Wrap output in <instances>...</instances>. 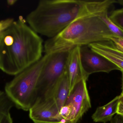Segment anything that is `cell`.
<instances>
[{"mask_svg": "<svg viewBox=\"0 0 123 123\" xmlns=\"http://www.w3.org/2000/svg\"><path fill=\"white\" fill-rule=\"evenodd\" d=\"M116 0H84L77 17L59 34L44 44L45 54L69 51L77 47L109 41V37L123 38V31L108 15Z\"/></svg>", "mask_w": 123, "mask_h": 123, "instance_id": "obj_1", "label": "cell"}, {"mask_svg": "<svg viewBox=\"0 0 123 123\" xmlns=\"http://www.w3.org/2000/svg\"><path fill=\"white\" fill-rule=\"evenodd\" d=\"M43 40L22 17L13 21L0 39V69L16 75L42 57Z\"/></svg>", "mask_w": 123, "mask_h": 123, "instance_id": "obj_2", "label": "cell"}, {"mask_svg": "<svg viewBox=\"0 0 123 123\" xmlns=\"http://www.w3.org/2000/svg\"><path fill=\"white\" fill-rule=\"evenodd\" d=\"M82 0H41L26 17L29 26L37 34L53 38L78 16Z\"/></svg>", "mask_w": 123, "mask_h": 123, "instance_id": "obj_3", "label": "cell"}, {"mask_svg": "<svg viewBox=\"0 0 123 123\" xmlns=\"http://www.w3.org/2000/svg\"><path fill=\"white\" fill-rule=\"evenodd\" d=\"M45 54L38 61L15 75L6 84L5 92L17 108L29 111L37 99L39 77L50 55Z\"/></svg>", "mask_w": 123, "mask_h": 123, "instance_id": "obj_4", "label": "cell"}, {"mask_svg": "<svg viewBox=\"0 0 123 123\" xmlns=\"http://www.w3.org/2000/svg\"><path fill=\"white\" fill-rule=\"evenodd\" d=\"M69 51L50 53L38 79L37 99L53 97L56 86L66 71Z\"/></svg>", "mask_w": 123, "mask_h": 123, "instance_id": "obj_5", "label": "cell"}, {"mask_svg": "<svg viewBox=\"0 0 123 123\" xmlns=\"http://www.w3.org/2000/svg\"><path fill=\"white\" fill-rule=\"evenodd\" d=\"M87 80L82 79L74 85L69 92L65 104L72 107L69 123H77L91 108L90 97L86 85Z\"/></svg>", "mask_w": 123, "mask_h": 123, "instance_id": "obj_6", "label": "cell"}, {"mask_svg": "<svg viewBox=\"0 0 123 123\" xmlns=\"http://www.w3.org/2000/svg\"><path fill=\"white\" fill-rule=\"evenodd\" d=\"M80 58L82 68L88 77L98 72L109 73L114 70L120 71L119 67L88 46L80 47Z\"/></svg>", "mask_w": 123, "mask_h": 123, "instance_id": "obj_7", "label": "cell"}, {"mask_svg": "<svg viewBox=\"0 0 123 123\" xmlns=\"http://www.w3.org/2000/svg\"><path fill=\"white\" fill-rule=\"evenodd\" d=\"M29 111L34 123H59L60 110L53 97L37 98Z\"/></svg>", "mask_w": 123, "mask_h": 123, "instance_id": "obj_8", "label": "cell"}, {"mask_svg": "<svg viewBox=\"0 0 123 123\" xmlns=\"http://www.w3.org/2000/svg\"><path fill=\"white\" fill-rule=\"evenodd\" d=\"M66 70L70 91L80 80L85 79L87 81L89 77L85 72L82 65L80 47H76L69 51Z\"/></svg>", "mask_w": 123, "mask_h": 123, "instance_id": "obj_9", "label": "cell"}, {"mask_svg": "<svg viewBox=\"0 0 123 123\" xmlns=\"http://www.w3.org/2000/svg\"><path fill=\"white\" fill-rule=\"evenodd\" d=\"M88 46L119 67L121 71H123V52L117 48L111 40L94 43Z\"/></svg>", "mask_w": 123, "mask_h": 123, "instance_id": "obj_10", "label": "cell"}, {"mask_svg": "<svg viewBox=\"0 0 123 123\" xmlns=\"http://www.w3.org/2000/svg\"><path fill=\"white\" fill-rule=\"evenodd\" d=\"M120 97V95L117 96L106 104L98 107L92 116L94 122L106 123L111 121L117 113Z\"/></svg>", "mask_w": 123, "mask_h": 123, "instance_id": "obj_11", "label": "cell"}, {"mask_svg": "<svg viewBox=\"0 0 123 123\" xmlns=\"http://www.w3.org/2000/svg\"><path fill=\"white\" fill-rule=\"evenodd\" d=\"M70 91V86L66 70L56 86L53 94V98L59 110L65 104Z\"/></svg>", "mask_w": 123, "mask_h": 123, "instance_id": "obj_12", "label": "cell"}, {"mask_svg": "<svg viewBox=\"0 0 123 123\" xmlns=\"http://www.w3.org/2000/svg\"><path fill=\"white\" fill-rule=\"evenodd\" d=\"M14 106L13 103L5 92L0 90V115L9 113Z\"/></svg>", "mask_w": 123, "mask_h": 123, "instance_id": "obj_13", "label": "cell"}, {"mask_svg": "<svg viewBox=\"0 0 123 123\" xmlns=\"http://www.w3.org/2000/svg\"><path fill=\"white\" fill-rule=\"evenodd\" d=\"M109 18L115 25L123 31V8L113 11Z\"/></svg>", "mask_w": 123, "mask_h": 123, "instance_id": "obj_14", "label": "cell"}, {"mask_svg": "<svg viewBox=\"0 0 123 123\" xmlns=\"http://www.w3.org/2000/svg\"><path fill=\"white\" fill-rule=\"evenodd\" d=\"M109 39L114 43L117 48L123 52V38L110 37H109Z\"/></svg>", "mask_w": 123, "mask_h": 123, "instance_id": "obj_15", "label": "cell"}, {"mask_svg": "<svg viewBox=\"0 0 123 123\" xmlns=\"http://www.w3.org/2000/svg\"><path fill=\"white\" fill-rule=\"evenodd\" d=\"M14 21L13 19L9 18L0 21V32L3 31L7 28Z\"/></svg>", "mask_w": 123, "mask_h": 123, "instance_id": "obj_16", "label": "cell"}, {"mask_svg": "<svg viewBox=\"0 0 123 123\" xmlns=\"http://www.w3.org/2000/svg\"><path fill=\"white\" fill-rule=\"evenodd\" d=\"M0 123H13L10 113L6 114L3 116L1 120Z\"/></svg>", "mask_w": 123, "mask_h": 123, "instance_id": "obj_17", "label": "cell"}, {"mask_svg": "<svg viewBox=\"0 0 123 123\" xmlns=\"http://www.w3.org/2000/svg\"><path fill=\"white\" fill-rule=\"evenodd\" d=\"M120 100L117 114L123 116V96L120 95Z\"/></svg>", "mask_w": 123, "mask_h": 123, "instance_id": "obj_18", "label": "cell"}, {"mask_svg": "<svg viewBox=\"0 0 123 123\" xmlns=\"http://www.w3.org/2000/svg\"><path fill=\"white\" fill-rule=\"evenodd\" d=\"M110 122L111 123H123V116L116 114Z\"/></svg>", "mask_w": 123, "mask_h": 123, "instance_id": "obj_19", "label": "cell"}, {"mask_svg": "<svg viewBox=\"0 0 123 123\" xmlns=\"http://www.w3.org/2000/svg\"><path fill=\"white\" fill-rule=\"evenodd\" d=\"M17 1L16 0H9L7 1V4L9 5L12 6V5H13Z\"/></svg>", "mask_w": 123, "mask_h": 123, "instance_id": "obj_20", "label": "cell"}, {"mask_svg": "<svg viewBox=\"0 0 123 123\" xmlns=\"http://www.w3.org/2000/svg\"><path fill=\"white\" fill-rule=\"evenodd\" d=\"M122 73V92L120 96H123V71H121Z\"/></svg>", "mask_w": 123, "mask_h": 123, "instance_id": "obj_21", "label": "cell"}, {"mask_svg": "<svg viewBox=\"0 0 123 123\" xmlns=\"http://www.w3.org/2000/svg\"><path fill=\"white\" fill-rule=\"evenodd\" d=\"M4 31V30H3V31H1V32H0V39L1 38V37L2 35H3Z\"/></svg>", "mask_w": 123, "mask_h": 123, "instance_id": "obj_22", "label": "cell"}, {"mask_svg": "<svg viewBox=\"0 0 123 123\" xmlns=\"http://www.w3.org/2000/svg\"><path fill=\"white\" fill-rule=\"evenodd\" d=\"M3 116H0V121L1 120L2 118L3 117Z\"/></svg>", "mask_w": 123, "mask_h": 123, "instance_id": "obj_23", "label": "cell"}]
</instances>
